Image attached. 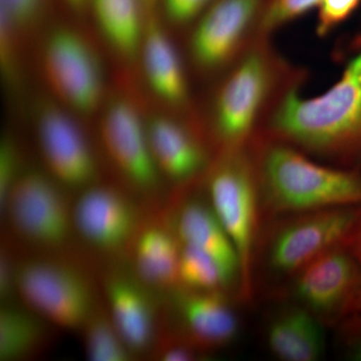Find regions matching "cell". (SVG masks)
<instances>
[{"label":"cell","instance_id":"cell-26","mask_svg":"<svg viewBox=\"0 0 361 361\" xmlns=\"http://www.w3.org/2000/svg\"><path fill=\"white\" fill-rule=\"evenodd\" d=\"M210 355L190 341L173 322L166 304V315L155 343L149 351V360L161 361H197L208 360Z\"/></svg>","mask_w":361,"mask_h":361},{"label":"cell","instance_id":"cell-11","mask_svg":"<svg viewBox=\"0 0 361 361\" xmlns=\"http://www.w3.org/2000/svg\"><path fill=\"white\" fill-rule=\"evenodd\" d=\"M80 118L51 96L39 97L33 106L35 141L44 169L77 194L102 180L99 157Z\"/></svg>","mask_w":361,"mask_h":361},{"label":"cell","instance_id":"cell-2","mask_svg":"<svg viewBox=\"0 0 361 361\" xmlns=\"http://www.w3.org/2000/svg\"><path fill=\"white\" fill-rule=\"evenodd\" d=\"M306 78V71L278 52L271 37L259 35L223 75L203 120L217 156L247 146L279 97Z\"/></svg>","mask_w":361,"mask_h":361},{"label":"cell","instance_id":"cell-12","mask_svg":"<svg viewBox=\"0 0 361 361\" xmlns=\"http://www.w3.org/2000/svg\"><path fill=\"white\" fill-rule=\"evenodd\" d=\"M270 0H215L191 26L188 54L203 78L224 75L259 37Z\"/></svg>","mask_w":361,"mask_h":361},{"label":"cell","instance_id":"cell-33","mask_svg":"<svg viewBox=\"0 0 361 361\" xmlns=\"http://www.w3.org/2000/svg\"><path fill=\"white\" fill-rule=\"evenodd\" d=\"M334 329L341 355L349 360L361 361V311L348 315Z\"/></svg>","mask_w":361,"mask_h":361},{"label":"cell","instance_id":"cell-25","mask_svg":"<svg viewBox=\"0 0 361 361\" xmlns=\"http://www.w3.org/2000/svg\"><path fill=\"white\" fill-rule=\"evenodd\" d=\"M30 44L11 21L0 14V71L4 85L14 92L25 84Z\"/></svg>","mask_w":361,"mask_h":361},{"label":"cell","instance_id":"cell-7","mask_svg":"<svg viewBox=\"0 0 361 361\" xmlns=\"http://www.w3.org/2000/svg\"><path fill=\"white\" fill-rule=\"evenodd\" d=\"M204 187L238 256V302L253 307L257 301L252 270L263 216L257 177L248 145L216 157L204 179Z\"/></svg>","mask_w":361,"mask_h":361},{"label":"cell","instance_id":"cell-14","mask_svg":"<svg viewBox=\"0 0 361 361\" xmlns=\"http://www.w3.org/2000/svg\"><path fill=\"white\" fill-rule=\"evenodd\" d=\"M99 287L111 319L135 357L155 343L166 315L165 298L142 283L127 263H99Z\"/></svg>","mask_w":361,"mask_h":361},{"label":"cell","instance_id":"cell-27","mask_svg":"<svg viewBox=\"0 0 361 361\" xmlns=\"http://www.w3.org/2000/svg\"><path fill=\"white\" fill-rule=\"evenodd\" d=\"M51 0H0V14L6 16L28 42L47 30Z\"/></svg>","mask_w":361,"mask_h":361},{"label":"cell","instance_id":"cell-22","mask_svg":"<svg viewBox=\"0 0 361 361\" xmlns=\"http://www.w3.org/2000/svg\"><path fill=\"white\" fill-rule=\"evenodd\" d=\"M89 8L111 49L128 63L137 61L148 18L142 0H89Z\"/></svg>","mask_w":361,"mask_h":361},{"label":"cell","instance_id":"cell-24","mask_svg":"<svg viewBox=\"0 0 361 361\" xmlns=\"http://www.w3.org/2000/svg\"><path fill=\"white\" fill-rule=\"evenodd\" d=\"M179 287L191 290L227 291L237 298L236 287L216 259L192 245L180 247Z\"/></svg>","mask_w":361,"mask_h":361},{"label":"cell","instance_id":"cell-5","mask_svg":"<svg viewBox=\"0 0 361 361\" xmlns=\"http://www.w3.org/2000/svg\"><path fill=\"white\" fill-rule=\"evenodd\" d=\"M94 261L89 254L23 253L16 296L58 329L80 331L102 297Z\"/></svg>","mask_w":361,"mask_h":361},{"label":"cell","instance_id":"cell-15","mask_svg":"<svg viewBox=\"0 0 361 361\" xmlns=\"http://www.w3.org/2000/svg\"><path fill=\"white\" fill-rule=\"evenodd\" d=\"M149 148L164 180L180 188L200 182L217 154L201 116L168 110L147 115Z\"/></svg>","mask_w":361,"mask_h":361},{"label":"cell","instance_id":"cell-30","mask_svg":"<svg viewBox=\"0 0 361 361\" xmlns=\"http://www.w3.org/2000/svg\"><path fill=\"white\" fill-rule=\"evenodd\" d=\"M25 253L4 230L1 233L0 246V299L1 302L18 299L16 273L18 263Z\"/></svg>","mask_w":361,"mask_h":361},{"label":"cell","instance_id":"cell-31","mask_svg":"<svg viewBox=\"0 0 361 361\" xmlns=\"http://www.w3.org/2000/svg\"><path fill=\"white\" fill-rule=\"evenodd\" d=\"M215 0H159L164 21L175 27L192 26Z\"/></svg>","mask_w":361,"mask_h":361},{"label":"cell","instance_id":"cell-9","mask_svg":"<svg viewBox=\"0 0 361 361\" xmlns=\"http://www.w3.org/2000/svg\"><path fill=\"white\" fill-rule=\"evenodd\" d=\"M99 113V144L118 184L142 201H161L165 180L152 155L141 104L130 94L115 92L106 97Z\"/></svg>","mask_w":361,"mask_h":361},{"label":"cell","instance_id":"cell-18","mask_svg":"<svg viewBox=\"0 0 361 361\" xmlns=\"http://www.w3.org/2000/svg\"><path fill=\"white\" fill-rule=\"evenodd\" d=\"M137 61L152 94L166 110L193 116V97L189 77L179 49L158 14L147 18Z\"/></svg>","mask_w":361,"mask_h":361},{"label":"cell","instance_id":"cell-29","mask_svg":"<svg viewBox=\"0 0 361 361\" xmlns=\"http://www.w3.org/2000/svg\"><path fill=\"white\" fill-rule=\"evenodd\" d=\"M30 167L25 149L13 135H4L0 144V203L18 178Z\"/></svg>","mask_w":361,"mask_h":361},{"label":"cell","instance_id":"cell-19","mask_svg":"<svg viewBox=\"0 0 361 361\" xmlns=\"http://www.w3.org/2000/svg\"><path fill=\"white\" fill-rule=\"evenodd\" d=\"M180 247L166 201L153 202L137 233L127 264L142 283L166 294L179 287Z\"/></svg>","mask_w":361,"mask_h":361},{"label":"cell","instance_id":"cell-16","mask_svg":"<svg viewBox=\"0 0 361 361\" xmlns=\"http://www.w3.org/2000/svg\"><path fill=\"white\" fill-rule=\"evenodd\" d=\"M166 206L169 219L180 245L198 247L212 255L236 287L238 299V256L211 205L204 180L176 188L166 201Z\"/></svg>","mask_w":361,"mask_h":361},{"label":"cell","instance_id":"cell-8","mask_svg":"<svg viewBox=\"0 0 361 361\" xmlns=\"http://www.w3.org/2000/svg\"><path fill=\"white\" fill-rule=\"evenodd\" d=\"M37 63L54 99L80 116L99 113L106 101V73L101 54L75 26L47 27L39 37Z\"/></svg>","mask_w":361,"mask_h":361},{"label":"cell","instance_id":"cell-36","mask_svg":"<svg viewBox=\"0 0 361 361\" xmlns=\"http://www.w3.org/2000/svg\"><path fill=\"white\" fill-rule=\"evenodd\" d=\"M142 2H144L148 18L156 13V8L159 6V0H142Z\"/></svg>","mask_w":361,"mask_h":361},{"label":"cell","instance_id":"cell-10","mask_svg":"<svg viewBox=\"0 0 361 361\" xmlns=\"http://www.w3.org/2000/svg\"><path fill=\"white\" fill-rule=\"evenodd\" d=\"M151 203L116 182L102 180L85 188L73 200V223L80 244L99 263H127Z\"/></svg>","mask_w":361,"mask_h":361},{"label":"cell","instance_id":"cell-34","mask_svg":"<svg viewBox=\"0 0 361 361\" xmlns=\"http://www.w3.org/2000/svg\"><path fill=\"white\" fill-rule=\"evenodd\" d=\"M343 245L356 258L361 265V218L356 223L353 229L349 233L348 236L344 240Z\"/></svg>","mask_w":361,"mask_h":361},{"label":"cell","instance_id":"cell-23","mask_svg":"<svg viewBox=\"0 0 361 361\" xmlns=\"http://www.w3.org/2000/svg\"><path fill=\"white\" fill-rule=\"evenodd\" d=\"M85 355L90 361H132L135 355L126 344L111 319L103 296L82 329Z\"/></svg>","mask_w":361,"mask_h":361},{"label":"cell","instance_id":"cell-1","mask_svg":"<svg viewBox=\"0 0 361 361\" xmlns=\"http://www.w3.org/2000/svg\"><path fill=\"white\" fill-rule=\"evenodd\" d=\"M302 87L294 85L279 97L257 133L322 163L361 169V39L331 87L310 97Z\"/></svg>","mask_w":361,"mask_h":361},{"label":"cell","instance_id":"cell-32","mask_svg":"<svg viewBox=\"0 0 361 361\" xmlns=\"http://www.w3.org/2000/svg\"><path fill=\"white\" fill-rule=\"evenodd\" d=\"M361 0H322L318 6L316 35L325 37L355 13Z\"/></svg>","mask_w":361,"mask_h":361},{"label":"cell","instance_id":"cell-17","mask_svg":"<svg viewBox=\"0 0 361 361\" xmlns=\"http://www.w3.org/2000/svg\"><path fill=\"white\" fill-rule=\"evenodd\" d=\"M169 314L188 338L208 355L227 348L238 336L234 294L177 287L165 294Z\"/></svg>","mask_w":361,"mask_h":361},{"label":"cell","instance_id":"cell-21","mask_svg":"<svg viewBox=\"0 0 361 361\" xmlns=\"http://www.w3.org/2000/svg\"><path fill=\"white\" fill-rule=\"evenodd\" d=\"M59 330L18 299L1 302L0 360L27 361L44 357L56 345Z\"/></svg>","mask_w":361,"mask_h":361},{"label":"cell","instance_id":"cell-3","mask_svg":"<svg viewBox=\"0 0 361 361\" xmlns=\"http://www.w3.org/2000/svg\"><path fill=\"white\" fill-rule=\"evenodd\" d=\"M263 223L310 211L361 207V169L316 160L279 140L256 133L248 144Z\"/></svg>","mask_w":361,"mask_h":361},{"label":"cell","instance_id":"cell-35","mask_svg":"<svg viewBox=\"0 0 361 361\" xmlns=\"http://www.w3.org/2000/svg\"><path fill=\"white\" fill-rule=\"evenodd\" d=\"M73 13L82 14L89 9V0H63Z\"/></svg>","mask_w":361,"mask_h":361},{"label":"cell","instance_id":"cell-6","mask_svg":"<svg viewBox=\"0 0 361 361\" xmlns=\"http://www.w3.org/2000/svg\"><path fill=\"white\" fill-rule=\"evenodd\" d=\"M70 193L44 168L30 166L0 203L2 230L25 253L89 254L75 232Z\"/></svg>","mask_w":361,"mask_h":361},{"label":"cell","instance_id":"cell-20","mask_svg":"<svg viewBox=\"0 0 361 361\" xmlns=\"http://www.w3.org/2000/svg\"><path fill=\"white\" fill-rule=\"evenodd\" d=\"M265 327L270 353L284 361H315L325 350L324 325L302 306L279 301Z\"/></svg>","mask_w":361,"mask_h":361},{"label":"cell","instance_id":"cell-13","mask_svg":"<svg viewBox=\"0 0 361 361\" xmlns=\"http://www.w3.org/2000/svg\"><path fill=\"white\" fill-rule=\"evenodd\" d=\"M302 306L324 326L361 311V265L343 244L327 251L304 268L281 301Z\"/></svg>","mask_w":361,"mask_h":361},{"label":"cell","instance_id":"cell-4","mask_svg":"<svg viewBox=\"0 0 361 361\" xmlns=\"http://www.w3.org/2000/svg\"><path fill=\"white\" fill-rule=\"evenodd\" d=\"M360 218L361 207H338L263 223L252 270L256 301H281L294 278L343 244Z\"/></svg>","mask_w":361,"mask_h":361},{"label":"cell","instance_id":"cell-28","mask_svg":"<svg viewBox=\"0 0 361 361\" xmlns=\"http://www.w3.org/2000/svg\"><path fill=\"white\" fill-rule=\"evenodd\" d=\"M322 0H270L259 27V35L271 37L285 25L319 6Z\"/></svg>","mask_w":361,"mask_h":361}]
</instances>
